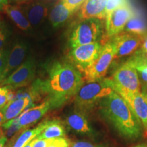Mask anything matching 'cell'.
I'll return each instance as SVG.
<instances>
[{"mask_svg": "<svg viewBox=\"0 0 147 147\" xmlns=\"http://www.w3.org/2000/svg\"><path fill=\"white\" fill-rule=\"evenodd\" d=\"M48 123V121H45L40 123L38 126L32 129H27L24 131L21 135L16 138V141L12 145V147H25L26 145L36 138L42 131L45 129Z\"/></svg>", "mask_w": 147, "mask_h": 147, "instance_id": "7402d4cb", "label": "cell"}, {"mask_svg": "<svg viewBox=\"0 0 147 147\" xmlns=\"http://www.w3.org/2000/svg\"><path fill=\"white\" fill-rule=\"evenodd\" d=\"M13 99L14 95L10 89L5 86L0 87V110Z\"/></svg>", "mask_w": 147, "mask_h": 147, "instance_id": "d4e9b609", "label": "cell"}, {"mask_svg": "<svg viewBox=\"0 0 147 147\" xmlns=\"http://www.w3.org/2000/svg\"><path fill=\"white\" fill-rule=\"evenodd\" d=\"M102 23L97 18L83 19L73 29L69 38L71 47L89 45L97 42L102 33Z\"/></svg>", "mask_w": 147, "mask_h": 147, "instance_id": "5b68a950", "label": "cell"}, {"mask_svg": "<svg viewBox=\"0 0 147 147\" xmlns=\"http://www.w3.org/2000/svg\"><path fill=\"white\" fill-rule=\"evenodd\" d=\"M12 143H11V144H10V143H8V144H7L6 146H4V147H12Z\"/></svg>", "mask_w": 147, "mask_h": 147, "instance_id": "ab89813d", "label": "cell"}, {"mask_svg": "<svg viewBox=\"0 0 147 147\" xmlns=\"http://www.w3.org/2000/svg\"><path fill=\"white\" fill-rule=\"evenodd\" d=\"M124 30L127 33L145 37L147 34V24L142 16L134 12V15L127 23Z\"/></svg>", "mask_w": 147, "mask_h": 147, "instance_id": "603a6c76", "label": "cell"}, {"mask_svg": "<svg viewBox=\"0 0 147 147\" xmlns=\"http://www.w3.org/2000/svg\"><path fill=\"white\" fill-rule=\"evenodd\" d=\"M107 0H85L79 8L78 16L81 20L97 18L102 21L106 18Z\"/></svg>", "mask_w": 147, "mask_h": 147, "instance_id": "2e32d148", "label": "cell"}, {"mask_svg": "<svg viewBox=\"0 0 147 147\" xmlns=\"http://www.w3.org/2000/svg\"><path fill=\"white\" fill-rule=\"evenodd\" d=\"M71 147H104L86 141H77L71 143Z\"/></svg>", "mask_w": 147, "mask_h": 147, "instance_id": "f1b7e54d", "label": "cell"}, {"mask_svg": "<svg viewBox=\"0 0 147 147\" xmlns=\"http://www.w3.org/2000/svg\"><path fill=\"white\" fill-rule=\"evenodd\" d=\"M61 1L69 10L74 12L76 10L80 8L85 0H61Z\"/></svg>", "mask_w": 147, "mask_h": 147, "instance_id": "484cf974", "label": "cell"}, {"mask_svg": "<svg viewBox=\"0 0 147 147\" xmlns=\"http://www.w3.org/2000/svg\"><path fill=\"white\" fill-rule=\"evenodd\" d=\"M136 52L138 53L141 55H142L145 59H147V35L144 37L140 49Z\"/></svg>", "mask_w": 147, "mask_h": 147, "instance_id": "4dcf8cb0", "label": "cell"}, {"mask_svg": "<svg viewBox=\"0 0 147 147\" xmlns=\"http://www.w3.org/2000/svg\"><path fill=\"white\" fill-rule=\"evenodd\" d=\"M4 122V117H3V114L2 110H0V126L2 125V124Z\"/></svg>", "mask_w": 147, "mask_h": 147, "instance_id": "d590c367", "label": "cell"}, {"mask_svg": "<svg viewBox=\"0 0 147 147\" xmlns=\"http://www.w3.org/2000/svg\"><path fill=\"white\" fill-rule=\"evenodd\" d=\"M134 14L133 9L129 3L116 9L109 18L106 21V29L108 36L114 37L122 32Z\"/></svg>", "mask_w": 147, "mask_h": 147, "instance_id": "9c48e42d", "label": "cell"}, {"mask_svg": "<svg viewBox=\"0 0 147 147\" xmlns=\"http://www.w3.org/2000/svg\"><path fill=\"white\" fill-rule=\"evenodd\" d=\"M34 141H35V139H34L33 140L31 141L30 142L28 143V144H27L25 147H33V146H34Z\"/></svg>", "mask_w": 147, "mask_h": 147, "instance_id": "8d00e7d4", "label": "cell"}, {"mask_svg": "<svg viewBox=\"0 0 147 147\" xmlns=\"http://www.w3.org/2000/svg\"><path fill=\"white\" fill-rule=\"evenodd\" d=\"M74 14L61 0L54 5L49 14V20L53 27H58L63 24Z\"/></svg>", "mask_w": 147, "mask_h": 147, "instance_id": "d6986e66", "label": "cell"}, {"mask_svg": "<svg viewBox=\"0 0 147 147\" xmlns=\"http://www.w3.org/2000/svg\"><path fill=\"white\" fill-rule=\"evenodd\" d=\"M113 91L110 78H103L84 82L75 95V104L78 110L87 111Z\"/></svg>", "mask_w": 147, "mask_h": 147, "instance_id": "3957f363", "label": "cell"}, {"mask_svg": "<svg viewBox=\"0 0 147 147\" xmlns=\"http://www.w3.org/2000/svg\"><path fill=\"white\" fill-rule=\"evenodd\" d=\"M22 9L31 26L38 27L47 17L49 6L46 0H36L27 3Z\"/></svg>", "mask_w": 147, "mask_h": 147, "instance_id": "5bb4252c", "label": "cell"}, {"mask_svg": "<svg viewBox=\"0 0 147 147\" xmlns=\"http://www.w3.org/2000/svg\"><path fill=\"white\" fill-rule=\"evenodd\" d=\"M134 147H147V143H142V144H137Z\"/></svg>", "mask_w": 147, "mask_h": 147, "instance_id": "74e56055", "label": "cell"}, {"mask_svg": "<svg viewBox=\"0 0 147 147\" xmlns=\"http://www.w3.org/2000/svg\"><path fill=\"white\" fill-rule=\"evenodd\" d=\"M5 38H6V36H5L4 31H3L2 29H0V50L2 49L3 46L5 43Z\"/></svg>", "mask_w": 147, "mask_h": 147, "instance_id": "1f68e13d", "label": "cell"}, {"mask_svg": "<svg viewBox=\"0 0 147 147\" xmlns=\"http://www.w3.org/2000/svg\"><path fill=\"white\" fill-rule=\"evenodd\" d=\"M7 140H8V138H7L5 136L1 137V138H0V147H4Z\"/></svg>", "mask_w": 147, "mask_h": 147, "instance_id": "836d02e7", "label": "cell"}, {"mask_svg": "<svg viewBox=\"0 0 147 147\" xmlns=\"http://www.w3.org/2000/svg\"><path fill=\"white\" fill-rule=\"evenodd\" d=\"M66 124L73 131L79 134H91L92 129L83 112L77 110L67 116Z\"/></svg>", "mask_w": 147, "mask_h": 147, "instance_id": "e0dca14e", "label": "cell"}, {"mask_svg": "<svg viewBox=\"0 0 147 147\" xmlns=\"http://www.w3.org/2000/svg\"><path fill=\"white\" fill-rule=\"evenodd\" d=\"M70 143L65 138H57L51 140V142L47 147H69Z\"/></svg>", "mask_w": 147, "mask_h": 147, "instance_id": "4316f807", "label": "cell"}, {"mask_svg": "<svg viewBox=\"0 0 147 147\" xmlns=\"http://www.w3.org/2000/svg\"><path fill=\"white\" fill-rule=\"evenodd\" d=\"M129 60L137 70L141 86L142 85L143 92L147 93V59L136 52Z\"/></svg>", "mask_w": 147, "mask_h": 147, "instance_id": "44dd1931", "label": "cell"}, {"mask_svg": "<svg viewBox=\"0 0 147 147\" xmlns=\"http://www.w3.org/2000/svg\"><path fill=\"white\" fill-rule=\"evenodd\" d=\"M144 38V37L127 32L114 36L112 42L115 49V58L134 53L140 47Z\"/></svg>", "mask_w": 147, "mask_h": 147, "instance_id": "30bf717a", "label": "cell"}, {"mask_svg": "<svg viewBox=\"0 0 147 147\" xmlns=\"http://www.w3.org/2000/svg\"><path fill=\"white\" fill-rule=\"evenodd\" d=\"M9 0H0V12L3 11L5 7L8 4Z\"/></svg>", "mask_w": 147, "mask_h": 147, "instance_id": "d6a6232c", "label": "cell"}, {"mask_svg": "<svg viewBox=\"0 0 147 147\" xmlns=\"http://www.w3.org/2000/svg\"><path fill=\"white\" fill-rule=\"evenodd\" d=\"M36 74V62L32 57L25 60L10 76L3 80L2 84L10 89L25 87L30 83Z\"/></svg>", "mask_w": 147, "mask_h": 147, "instance_id": "ba28073f", "label": "cell"}, {"mask_svg": "<svg viewBox=\"0 0 147 147\" xmlns=\"http://www.w3.org/2000/svg\"><path fill=\"white\" fill-rule=\"evenodd\" d=\"M110 80L113 91L123 99L141 92L138 74L129 59L115 71Z\"/></svg>", "mask_w": 147, "mask_h": 147, "instance_id": "277c9868", "label": "cell"}, {"mask_svg": "<svg viewBox=\"0 0 147 147\" xmlns=\"http://www.w3.org/2000/svg\"><path fill=\"white\" fill-rule=\"evenodd\" d=\"M51 108L52 106L50 101L47 99L39 105L25 110L19 117L14 119V121L25 129L38 122Z\"/></svg>", "mask_w": 147, "mask_h": 147, "instance_id": "9a60e30c", "label": "cell"}, {"mask_svg": "<svg viewBox=\"0 0 147 147\" xmlns=\"http://www.w3.org/2000/svg\"><path fill=\"white\" fill-rule=\"evenodd\" d=\"M65 135V129L63 125L58 120L48 121V123L41 134L37 137L38 139H54L63 138Z\"/></svg>", "mask_w": 147, "mask_h": 147, "instance_id": "ffe728a7", "label": "cell"}, {"mask_svg": "<svg viewBox=\"0 0 147 147\" xmlns=\"http://www.w3.org/2000/svg\"><path fill=\"white\" fill-rule=\"evenodd\" d=\"M12 1L15 3H18V4H20V3H27L31 2V1H34V0H12Z\"/></svg>", "mask_w": 147, "mask_h": 147, "instance_id": "e575fe53", "label": "cell"}, {"mask_svg": "<svg viewBox=\"0 0 147 147\" xmlns=\"http://www.w3.org/2000/svg\"><path fill=\"white\" fill-rule=\"evenodd\" d=\"M9 52L4 49L0 50V78L2 74L3 70L5 67L7 59H8Z\"/></svg>", "mask_w": 147, "mask_h": 147, "instance_id": "83f0119b", "label": "cell"}, {"mask_svg": "<svg viewBox=\"0 0 147 147\" xmlns=\"http://www.w3.org/2000/svg\"><path fill=\"white\" fill-rule=\"evenodd\" d=\"M81 72L73 64L63 61L53 63L44 80H38L33 86L36 93H46L53 108H58L75 96L84 84Z\"/></svg>", "mask_w": 147, "mask_h": 147, "instance_id": "6da1fadb", "label": "cell"}, {"mask_svg": "<svg viewBox=\"0 0 147 147\" xmlns=\"http://www.w3.org/2000/svg\"><path fill=\"white\" fill-rule=\"evenodd\" d=\"M52 139H38L35 138L33 147H47L50 144Z\"/></svg>", "mask_w": 147, "mask_h": 147, "instance_id": "f546056e", "label": "cell"}, {"mask_svg": "<svg viewBox=\"0 0 147 147\" xmlns=\"http://www.w3.org/2000/svg\"><path fill=\"white\" fill-rule=\"evenodd\" d=\"M3 11L21 30L27 31L32 27L23 9L19 5L8 4L5 7Z\"/></svg>", "mask_w": 147, "mask_h": 147, "instance_id": "ac0fdd59", "label": "cell"}, {"mask_svg": "<svg viewBox=\"0 0 147 147\" xmlns=\"http://www.w3.org/2000/svg\"><path fill=\"white\" fill-rule=\"evenodd\" d=\"M127 3H129L127 0H107L106 6V21L109 18L110 16L116 9Z\"/></svg>", "mask_w": 147, "mask_h": 147, "instance_id": "cb8c5ba5", "label": "cell"}, {"mask_svg": "<svg viewBox=\"0 0 147 147\" xmlns=\"http://www.w3.org/2000/svg\"><path fill=\"white\" fill-rule=\"evenodd\" d=\"M36 94L34 91H31V93H25V96L19 97V98H14L3 107L2 112L4 117V122L12 120L19 117L25 110L29 109L34 105V97Z\"/></svg>", "mask_w": 147, "mask_h": 147, "instance_id": "8fae6325", "label": "cell"}, {"mask_svg": "<svg viewBox=\"0 0 147 147\" xmlns=\"http://www.w3.org/2000/svg\"><path fill=\"white\" fill-rule=\"evenodd\" d=\"M27 45L24 42H17L9 52L5 67L1 74L0 80H3L23 63L27 53Z\"/></svg>", "mask_w": 147, "mask_h": 147, "instance_id": "7c38bea8", "label": "cell"}, {"mask_svg": "<svg viewBox=\"0 0 147 147\" xmlns=\"http://www.w3.org/2000/svg\"><path fill=\"white\" fill-rule=\"evenodd\" d=\"M3 136H4V132H3L2 126H0V138H1V137H3Z\"/></svg>", "mask_w": 147, "mask_h": 147, "instance_id": "f35d334b", "label": "cell"}, {"mask_svg": "<svg viewBox=\"0 0 147 147\" xmlns=\"http://www.w3.org/2000/svg\"><path fill=\"white\" fill-rule=\"evenodd\" d=\"M102 48L99 42L72 48L70 57L76 68L84 72L97 59Z\"/></svg>", "mask_w": 147, "mask_h": 147, "instance_id": "52a82bcc", "label": "cell"}, {"mask_svg": "<svg viewBox=\"0 0 147 147\" xmlns=\"http://www.w3.org/2000/svg\"><path fill=\"white\" fill-rule=\"evenodd\" d=\"M147 133V93L141 91L124 99Z\"/></svg>", "mask_w": 147, "mask_h": 147, "instance_id": "4fadbf2b", "label": "cell"}, {"mask_svg": "<svg viewBox=\"0 0 147 147\" xmlns=\"http://www.w3.org/2000/svg\"><path fill=\"white\" fill-rule=\"evenodd\" d=\"M102 115L121 136L136 139L142 134V125L123 97L113 91L100 102Z\"/></svg>", "mask_w": 147, "mask_h": 147, "instance_id": "7a4b0ae2", "label": "cell"}, {"mask_svg": "<svg viewBox=\"0 0 147 147\" xmlns=\"http://www.w3.org/2000/svg\"><path fill=\"white\" fill-rule=\"evenodd\" d=\"M115 58V47L113 42H108L102 47L97 59L84 71V80L88 82L104 78Z\"/></svg>", "mask_w": 147, "mask_h": 147, "instance_id": "8992f818", "label": "cell"}]
</instances>
